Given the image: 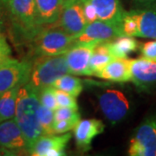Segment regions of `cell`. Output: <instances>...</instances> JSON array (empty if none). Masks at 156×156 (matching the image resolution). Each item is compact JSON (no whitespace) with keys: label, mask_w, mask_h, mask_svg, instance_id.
I'll return each instance as SVG.
<instances>
[{"label":"cell","mask_w":156,"mask_h":156,"mask_svg":"<svg viewBox=\"0 0 156 156\" xmlns=\"http://www.w3.org/2000/svg\"><path fill=\"white\" fill-rule=\"evenodd\" d=\"M40 106L38 92L28 83L21 86L18 91L15 117L27 143V152L34 142L43 135L39 124L37 110Z\"/></svg>","instance_id":"1"},{"label":"cell","mask_w":156,"mask_h":156,"mask_svg":"<svg viewBox=\"0 0 156 156\" xmlns=\"http://www.w3.org/2000/svg\"><path fill=\"white\" fill-rule=\"evenodd\" d=\"M11 32L18 43H30L44 27L39 22L35 0H8L6 3Z\"/></svg>","instance_id":"2"},{"label":"cell","mask_w":156,"mask_h":156,"mask_svg":"<svg viewBox=\"0 0 156 156\" xmlns=\"http://www.w3.org/2000/svg\"><path fill=\"white\" fill-rule=\"evenodd\" d=\"M31 57L65 54L76 44L75 37L57 23L45 25L32 39Z\"/></svg>","instance_id":"3"},{"label":"cell","mask_w":156,"mask_h":156,"mask_svg":"<svg viewBox=\"0 0 156 156\" xmlns=\"http://www.w3.org/2000/svg\"><path fill=\"white\" fill-rule=\"evenodd\" d=\"M31 62L28 83L37 92L51 86L58 78L69 74L64 54L34 57Z\"/></svg>","instance_id":"4"},{"label":"cell","mask_w":156,"mask_h":156,"mask_svg":"<svg viewBox=\"0 0 156 156\" xmlns=\"http://www.w3.org/2000/svg\"><path fill=\"white\" fill-rule=\"evenodd\" d=\"M97 99L101 111L113 125L124 121L132 110L130 98L122 89H103L97 95Z\"/></svg>","instance_id":"5"},{"label":"cell","mask_w":156,"mask_h":156,"mask_svg":"<svg viewBox=\"0 0 156 156\" xmlns=\"http://www.w3.org/2000/svg\"><path fill=\"white\" fill-rule=\"evenodd\" d=\"M130 156H156V113L151 114L134 129L129 140Z\"/></svg>","instance_id":"6"},{"label":"cell","mask_w":156,"mask_h":156,"mask_svg":"<svg viewBox=\"0 0 156 156\" xmlns=\"http://www.w3.org/2000/svg\"><path fill=\"white\" fill-rule=\"evenodd\" d=\"M30 67V60L20 61L11 56L0 60V95L28 83Z\"/></svg>","instance_id":"7"},{"label":"cell","mask_w":156,"mask_h":156,"mask_svg":"<svg viewBox=\"0 0 156 156\" xmlns=\"http://www.w3.org/2000/svg\"><path fill=\"white\" fill-rule=\"evenodd\" d=\"M130 82L140 92L149 93L156 89V62L143 57L130 59Z\"/></svg>","instance_id":"8"},{"label":"cell","mask_w":156,"mask_h":156,"mask_svg":"<svg viewBox=\"0 0 156 156\" xmlns=\"http://www.w3.org/2000/svg\"><path fill=\"white\" fill-rule=\"evenodd\" d=\"M56 23L74 37L81 33L88 22L84 17L81 0H64L61 14Z\"/></svg>","instance_id":"9"},{"label":"cell","mask_w":156,"mask_h":156,"mask_svg":"<svg viewBox=\"0 0 156 156\" xmlns=\"http://www.w3.org/2000/svg\"><path fill=\"white\" fill-rule=\"evenodd\" d=\"M72 134H43L29 148L27 153L32 156H63L65 148Z\"/></svg>","instance_id":"10"},{"label":"cell","mask_w":156,"mask_h":156,"mask_svg":"<svg viewBox=\"0 0 156 156\" xmlns=\"http://www.w3.org/2000/svg\"><path fill=\"white\" fill-rule=\"evenodd\" d=\"M98 43H76L64 54L69 74L90 76L89 66L90 57Z\"/></svg>","instance_id":"11"},{"label":"cell","mask_w":156,"mask_h":156,"mask_svg":"<svg viewBox=\"0 0 156 156\" xmlns=\"http://www.w3.org/2000/svg\"><path fill=\"white\" fill-rule=\"evenodd\" d=\"M97 19L89 23L84 30L75 37L76 43H102L111 41L117 37H122L119 24Z\"/></svg>","instance_id":"12"},{"label":"cell","mask_w":156,"mask_h":156,"mask_svg":"<svg viewBox=\"0 0 156 156\" xmlns=\"http://www.w3.org/2000/svg\"><path fill=\"white\" fill-rule=\"evenodd\" d=\"M104 128V123L99 119L80 120L74 128V138L78 150L82 152L90 150L93 140L102 134Z\"/></svg>","instance_id":"13"},{"label":"cell","mask_w":156,"mask_h":156,"mask_svg":"<svg viewBox=\"0 0 156 156\" xmlns=\"http://www.w3.org/2000/svg\"><path fill=\"white\" fill-rule=\"evenodd\" d=\"M0 147L17 153L27 152V143L14 118L0 122Z\"/></svg>","instance_id":"14"},{"label":"cell","mask_w":156,"mask_h":156,"mask_svg":"<svg viewBox=\"0 0 156 156\" xmlns=\"http://www.w3.org/2000/svg\"><path fill=\"white\" fill-rule=\"evenodd\" d=\"M94 76L111 83H128L131 80L130 59L114 58Z\"/></svg>","instance_id":"15"},{"label":"cell","mask_w":156,"mask_h":156,"mask_svg":"<svg viewBox=\"0 0 156 156\" xmlns=\"http://www.w3.org/2000/svg\"><path fill=\"white\" fill-rule=\"evenodd\" d=\"M130 13L138 23V37L156 39V7L135 8Z\"/></svg>","instance_id":"16"},{"label":"cell","mask_w":156,"mask_h":156,"mask_svg":"<svg viewBox=\"0 0 156 156\" xmlns=\"http://www.w3.org/2000/svg\"><path fill=\"white\" fill-rule=\"evenodd\" d=\"M88 1L95 7L98 19L112 23L121 21L125 10L121 0H81Z\"/></svg>","instance_id":"17"},{"label":"cell","mask_w":156,"mask_h":156,"mask_svg":"<svg viewBox=\"0 0 156 156\" xmlns=\"http://www.w3.org/2000/svg\"><path fill=\"white\" fill-rule=\"evenodd\" d=\"M40 23L45 26L56 23L61 14L64 0H35Z\"/></svg>","instance_id":"18"},{"label":"cell","mask_w":156,"mask_h":156,"mask_svg":"<svg viewBox=\"0 0 156 156\" xmlns=\"http://www.w3.org/2000/svg\"><path fill=\"white\" fill-rule=\"evenodd\" d=\"M109 51L115 58H128L139 49V43L134 37L122 36L108 42Z\"/></svg>","instance_id":"19"},{"label":"cell","mask_w":156,"mask_h":156,"mask_svg":"<svg viewBox=\"0 0 156 156\" xmlns=\"http://www.w3.org/2000/svg\"><path fill=\"white\" fill-rule=\"evenodd\" d=\"M115 57L112 56L108 42H102L96 45L92 52V55L89 61V73L90 76H94L106 64L112 61Z\"/></svg>","instance_id":"20"},{"label":"cell","mask_w":156,"mask_h":156,"mask_svg":"<svg viewBox=\"0 0 156 156\" xmlns=\"http://www.w3.org/2000/svg\"><path fill=\"white\" fill-rule=\"evenodd\" d=\"M20 88L21 86H17L0 95V122L15 117L17 95Z\"/></svg>","instance_id":"21"},{"label":"cell","mask_w":156,"mask_h":156,"mask_svg":"<svg viewBox=\"0 0 156 156\" xmlns=\"http://www.w3.org/2000/svg\"><path fill=\"white\" fill-rule=\"evenodd\" d=\"M52 86L56 89L64 91L77 98L83 90V82L80 78L73 76L69 74L58 78Z\"/></svg>","instance_id":"22"},{"label":"cell","mask_w":156,"mask_h":156,"mask_svg":"<svg viewBox=\"0 0 156 156\" xmlns=\"http://www.w3.org/2000/svg\"><path fill=\"white\" fill-rule=\"evenodd\" d=\"M119 30L122 36L138 37V23L129 11H126L119 22Z\"/></svg>","instance_id":"23"},{"label":"cell","mask_w":156,"mask_h":156,"mask_svg":"<svg viewBox=\"0 0 156 156\" xmlns=\"http://www.w3.org/2000/svg\"><path fill=\"white\" fill-rule=\"evenodd\" d=\"M54 111L40 104L37 110L39 124L44 134H55L53 132V125L55 122Z\"/></svg>","instance_id":"24"},{"label":"cell","mask_w":156,"mask_h":156,"mask_svg":"<svg viewBox=\"0 0 156 156\" xmlns=\"http://www.w3.org/2000/svg\"><path fill=\"white\" fill-rule=\"evenodd\" d=\"M56 89L51 85L47 86L41 89L38 92V97L40 104L52 110H56L58 108L56 102V95H55Z\"/></svg>","instance_id":"25"},{"label":"cell","mask_w":156,"mask_h":156,"mask_svg":"<svg viewBox=\"0 0 156 156\" xmlns=\"http://www.w3.org/2000/svg\"><path fill=\"white\" fill-rule=\"evenodd\" d=\"M54 118L55 122L61 120H69L78 122L81 120V115L79 113V109L65 107H58L54 111Z\"/></svg>","instance_id":"26"},{"label":"cell","mask_w":156,"mask_h":156,"mask_svg":"<svg viewBox=\"0 0 156 156\" xmlns=\"http://www.w3.org/2000/svg\"><path fill=\"white\" fill-rule=\"evenodd\" d=\"M55 95H56V102L58 107H65V108L79 109L76 97L59 89L55 90Z\"/></svg>","instance_id":"27"},{"label":"cell","mask_w":156,"mask_h":156,"mask_svg":"<svg viewBox=\"0 0 156 156\" xmlns=\"http://www.w3.org/2000/svg\"><path fill=\"white\" fill-rule=\"evenodd\" d=\"M139 48L141 57L156 62V39L146 42Z\"/></svg>","instance_id":"28"},{"label":"cell","mask_w":156,"mask_h":156,"mask_svg":"<svg viewBox=\"0 0 156 156\" xmlns=\"http://www.w3.org/2000/svg\"><path fill=\"white\" fill-rule=\"evenodd\" d=\"M77 124V122L69 121V120H61L54 122L53 125V132L55 134H65L69 132L75 128Z\"/></svg>","instance_id":"29"},{"label":"cell","mask_w":156,"mask_h":156,"mask_svg":"<svg viewBox=\"0 0 156 156\" xmlns=\"http://www.w3.org/2000/svg\"><path fill=\"white\" fill-rule=\"evenodd\" d=\"M82 3H83V6L84 17L86 18L88 23L97 20L98 17H97V13H96L95 7L88 1H82Z\"/></svg>","instance_id":"30"},{"label":"cell","mask_w":156,"mask_h":156,"mask_svg":"<svg viewBox=\"0 0 156 156\" xmlns=\"http://www.w3.org/2000/svg\"><path fill=\"white\" fill-rule=\"evenodd\" d=\"M11 55V46L9 44L5 35L0 30V60L9 57Z\"/></svg>","instance_id":"31"},{"label":"cell","mask_w":156,"mask_h":156,"mask_svg":"<svg viewBox=\"0 0 156 156\" xmlns=\"http://www.w3.org/2000/svg\"><path fill=\"white\" fill-rule=\"evenodd\" d=\"M9 22L8 18V11L5 4H4L0 0V30L5 32L7 27V23Z\"/></svg>","instance_id":"32"},{"label":"cell","mask_w":156,"mask_h":156,"mask_svg":"<svg viewBox=\"0 0 156 156\" xmlns=\"http://www.w3.org/2000/svg\"><path fill=\"white\" fill-rule=\"evenodd\" d=\"M138 8L156 7V0H132Z\"/></svg>","instance_id":"33"},{"label":"cell","mask_w":156,"mask_h":156,"mask_svg":"<svg viewBox=\"0 0 156 156\" xmlns=\"http://www.w3.org/2000/svg\"><path fill=\"white\" fill-rule=\"evenodd\" d=\"M1 1H2L4 4H5V5H6V3H7V1H8V0H1Z\"/></svg>","instance_id":"34"}]
</instances>
